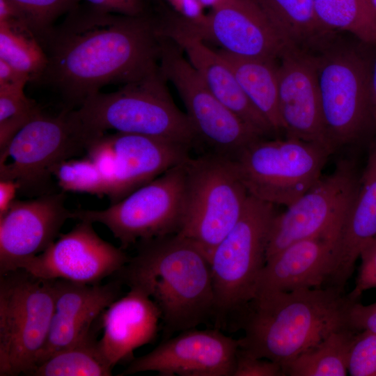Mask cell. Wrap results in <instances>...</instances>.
<instances>
[{
	"instance_id": "1",
	"label": "cell",
	"mask_w": 376,
	"mask_h": 376,
	"mask_svg": "<svg viewBox=\"0 0 376 376\" xmlns=\"http://www.w3.org/2000/svg\"><path fill=\"white\" fill-rule=\"evenodd\" d=\"M41 45L47 63L34 82L56 92L63 109L80 107L111 84L137 81L159 68L156 15H116L80 3L55 25Z\"/></svg>"
},
{
	"instance_id": "2",
	"label": "cell",
	"mask_w": 376,
	"mask_h": 376,
	"mask_svg": "<svg viewBox=\"0 0 376 376\" xmlns=\"http://www.w3.org/2000/svg\"><path fill=\"white\" fill-rule=\"evenodd\" d=\"M136 244L135 256L116 274L157 304L166 338L196 328L214 313L210 260L198 245L178 233Z\"/></svg>"
},
{
	"instance_id": "3",
	"label": "cell",
	"mask_w": 376,
	"mask_h": 376,
	"mask_svg": "<svg viewBox=\"0 0 376 376\" xmlns=\"http://www.w3.org/2000/svg\"><path fill=\"white\" fill-rule=\"evenodd\" d=\"M352 300L345 292L330 288L257 295L240 312L244 334L238 339L240 348L279 363L285 372L302 352L347 327Z\"/></svg>"
},
{
	"instance_id": "4",
	"label": "cell",
	"mask_w": 376,
	"mask_h": 376,
	"mask_svg": "<svg viewBox=\"0 0 376 376\" xmlns=\"http://www.w3.org/2000/svg\"><path fill=\"white\" fill-rule=\"evenodd\" d=\"M159 68L109 93L88 97L72 112L91 139L108 130L157 137L191 148L198 141L173 102Z\"/></svg>"
},
{
	"instance_id": "5",
	"label": "cell",
	"mask_w": 376,
	"mask_h": 376,
	"mask_svg": "<svg viewBox=\"0 0 376 376\" xmlns=\"http://www.w3.org/2000/svg\"><path fill=\"white\" fill-rule=\"evenodd\" d=\"M249 194L233 159L214 152L186 162L183 219L178 234L210 256L240 219Z\"/></svg>"
},
{
	"instance_id": "6",
	"label": "cell",
	"mask_w": 376,
	"mask_h": 376,
	"mask_svg": "<svg viewBox=\"0 0 376 376\" xmlns=\"http://www.w3.org/2000/svg\"><path fill=\"white\" fill-rule=\"evenodd\" d=\"M54 280L23 269L0 274V375H29L54 310Z\"/></svg>"
},
{
	"instance_id": "7",
	"label": "cell",
	"mask_w": 376,
	"mask_h": 376,
	"mask_svg": "<svg viewBox=\"0 0 376 376\" xmlns=\"http://www.w3.org/2000/svg\"><path fill=\"white\" fill-rule=\"evenodd\" d=\"M333 153L320 143L297 138H261L233 159L249 195L287 207L318 181Z\"/></svg>"
},
{
	"instance_id": "8",
	"label": "cell",
	"mask_w": 376,
	"mask_h": 376,
	"mask_svg": "<svg viewBox=\"0 0 376 376\" xmlns=\"http://www.w3.org/2000/svg\"><path fill=\"white\" fill-rule=\"evenodd\" d=\"M274 205L249 195L240 219L210 256L214 313L221 320L241 312L255 296L266 263L267 237Z\"/></svg>"
},
{
	"instance_id": "9",
	"label": "cell",
	"mask_w": 376,
	"mask_h": 376,
	"mask_svg": "<svg viewBox=\"0 0 376 376\" xmlns=\"http://www.w3.org/2000/svg\"><path fill=\"white\" fill-rule=\"evenodd\" d=\"M91 140L72 110L62 109L53 116L41 111L0 152V179L15 180L24 195L54 192L49 188L53 167L86 152Z\"/></svg>"
},
{
	"instance_id": "10",
	"label": "cell",
	"mask_w": 376,
	"mask_h": 376,
	"mask_svg": "<svg viewBox=\"0 0 376 376\" xmlns=\"http://www.w3.org/2000/svg\"><path fill=\"white\" fill-rule=\"evenodd\" d=\"M187 162L106 209L76 210L72 219L104 225L124 250L142 240L177 234L184 214Z\"/></svg>"
},
{
	"instance_id": "11",
	"label": "cell",
	"mask_w": 376,
	"mask_h": 376,
	"mask_svg": "<svg viewBox=\"0 0 376 376\" xmlns=\"http://www.w3.org/2000/svg\"><path fill=\"white\" fill-rule=\"evenodd\" d=\"M316 59L325 132L335 151L374 128L370 57L343 48Z\"/></svg>"
},
{
	"instance_id": "12",
	"label": "cell",
	"mask_w": 376,
	"mask_h": 376,
	"mask_svg": "<svg viewBox=\"0 0 376 376\" xmlns=\"http://www.w3.org/2000/svg\"><path fill=\"white\" fill-rule=\"evenodd\" d=\"M182 53L173 40L161 36L159 70L178 91L198 141L211 152L235 159L265 138L215 97Z\"/></svg>"
},
{
	"instance_id": "13",
	"label": "cell",
	"mask_w": 376,
	"mask_h": 376,
	"mask_svg": "<svg viewBox=\"0 0 376 376\" xmlns=\"http://www.w3.org/2000/svg\"><path fill=\"white\" fill-rule=\"evenodd\" d=\"M356 166L340 159L306 193L273 217L267 237L266 260L296 242L330 232L340 233L359 184Z\"/></svg>"
},
{
	"instance_id": "14",
	"label": "cell",
	"mask_w": 376,
	"mask_h": 376,
	"mask_svg": "<svg viewBox=\"0 0 376 376\" xmlns=\"http://www.w3.org/2000/svg\"><path fill=\"white\" fill-rule=\"evenodd\" d=\"M175 24L240 57L263 60L280 58L289 45L255 0H222L207 15L188 19L167 13Z\"/></svg>"
},
{
	"instance_id": "15",
	"label": "cell",
	"mask_w": 376,
	"mask_h": 376,
	"mask_svg": "<svg viewBox=\"0 0 376 376\" xmlns=\"http://www.w3.org/2000/svg\"><path fill=\"white\" fill-rule=\"evenodd\" d=\"M129 260L124 249L97 234L93 223L81 220L19 269L40 279L95 284L116 274Z\"/></svg>"
},
{
	"instance_id": "16",
	"label": "cell",
	"mask_w": 376,
	"mask_h": 376,
	"mask_svg": "<svg viewBox=\"0 0 376 376\" xmlns=\"http://www.w3.org/2000/svg\"><path fill=\"white\" fill-rule=\"evenodd\" d=\"M238 339L217 329H188L132 359L123 375L154 371L164 376H233Z\"/></svg>"
},
{
	"instance_id": "17",
	"label": "cell",
	"mask_w": 376,
	"mask_h": 376,
	"mask_svg": "<svg viewBox=\"0 0 376 376\" xmlns=\"http://www.w3.org/2000/svg\"><path fill=\"white\" fill-rule=\"evenodd\" d=\"M64 191L15 200L0 217V274L19 269L58 237L72 212L65 205Z\"/></svg>"
},
{
	"instance_id": "18",
	"label": "cell",
	"mask_w": 376,
	"mask_h": 376,
	"mask_svg": "<svg viewBox=\"0 0 376 376\" xmlns=\"http://www.w3.org/2000/svg\"><path fill=\"white\" fill-rule=\"evenodd\" d=\"M280 58L279 109L286 136L318 143L334 152L323 121L316 58L294 46Z\"/></svg>"
},
{
	"instance_id": "19",
	"label": "cell",
	"mask_w": 376,
	"mask_h": 376,
	"mask_svg": "<svg viewBox=\"0 0 376 376\" xmlns=\"http://www.w3.org/2000/svg\"><path fill=\"white\" fill-rule=\"evenodd\" d=\"M120 282L86 284L54 280V310L46 341L34 368L53 354L88 336L101 313L118 299ZM33 368V369H34Z\"/></svg>"
},
{
	"instance_id": "20",
	"label": "cell",
	"mask_w": 376,
	"mask_h": 376,
	"mask_svg": "<svg viewBox=\"0 0 376 376\" xmlns=\"http://www.w3.org/2000/svg\"><path fill=\"white\" fill-rule=\"evenodd\" d=\"M158 29L162 36L181 48L207 88L227 108L263 137L275 133L246 95L228 62L217 51L173 23L164 14L158 19Z\"/></svg>"
},
{
	"instance_id": "21",
	"label": "cell",
	"mask_w": 376,
	"mask_h": 376,
	"mask_svg": "<svg viewBox=\"0 0 376 376\" xmlns=\"http://www.w3.org/2000/svg\"><path fill=\"white\" fill-rule=\"evenodd\" d=\"M103 136L115 162L110 205L191 157L189 147L157 137L116 132Z\"/></svg>"
},
{
	"instance_id": "22",
	"label": "cell",
	"mask_w": 376,
	"mask_h": 376,
	"mask_svg": "<svg viewBox=\"0 0 376 376\" xmlns=\"http://www.w3.org/2000/svg\"><path fill=\"white\" fill-rule=\"evenodd\" d=\"M338 235L330 232L304 239L270 257L258 279L254 297L269 292L323 288Z\"/></svg>"
},
{
	"instance_id": "23",
	"label": "cell",
	"mask_w": 376,
	"mask_h": 376,
	"mask_svg": "<svg viewBox=\"0 0 376 376\" xmlns=\"http://www.w3.org/2000/svg\"><path fill=\"white\" fill-rule=\"evenodd\" d=\"M375 131L355 199L332 253L324 288L345 292L362 246L376 236V128Z\"/></svg>"
},
{
	"instance_id": "24",
	"label": "cell",
	"mask_w": 376,
	"mask_h": 376,
	"mask_svg": "<svg viewBox=\"0 0 376 376\" xmlns=\"http://www.w3.org/2000/svg\"><path fill=\"white\" fill-rule=\"evenodd\" d=\"M161 312L143 291L130 288L123 297L112 302L102 314L103 334L99 347L113 368L130 359L134 351L155 338Z\"/></svg>"
},
{
	"instance_id": "25",
	"label": "cell",
	"mask_w": 376,
	"mask_h": 376,
	"mask_svg": "<svg viewBox=\"0 0 376 376\" xmlns=\"http://www.w3.org/2000/svg\"><path fill=\"white\" fill-rule=\"evenodd\" d=\"M230 64L242 90L275 133L283 131L279 109V72L275 60L240 57L217 51Z\"/></svg>"
},
{
	"instance_id": "26",
	"label": "cell",
	"mask_w": 376,
	"mask_h": 376,
	"mask_svg": "<svg viewBox=\"0 0 376 376\" xmlns=\"http://www.w3.org/2000/svg\"><path fill=\"white\" fill-rule=\"evenodd\" d=\"M357 332L348 327L331 331L295 358L285 368L286 375H347L348 354Z\"/></svg>"
},
{
	"instance_id": "27",
	"label": "cell",
	"mask_w": 376,
	"mask_h": 376,
	"mask_svg": "<svg viewBox=\"0 0 376 376\" xmlns=\"http://www.w3.org/2000/svg\"><path fill=\"white\" fill-rule=\"evenodd\" d=\"M290 46L297 47L327 30L319 21L314 0H255Z\"/></svg>"
},
{
	"instance_id": "28",
	"label": "cell",
	"mask_w": 376,
	"mask_h": 376,
	"mask_svg": "<svg viewBox=\"0 0 376 376\" xmlns=\"http://www.w3.org/2000/svg\"><path fill=\"white\" fill-rule=\"evenodd\" d=\"M0 59L35 81L47 63L46 54L22 16L0 20Z\"/></svg>"
},
{
	"instance_id": "29",
	"label": "cell",
	"mask_w": 376,
	"mask_h": 376,
	"mask_svg": "<svg viewBox=\"0 0 376 376\" xmlns=\"http://www.w3.org/2000/svg\"><path fill=\"white\" fill-rule=\"evenodd\" d=\"M110 366L93 332L75 345L51 355L29 375L35 376H109Z\"/></svg>"
},
{
	"instance_id": "30",
	"label": "cell",
	"mask_w": 376,
	"mask_h": 376,
	"mask_svg": "<svg viewBox=\"0 0 376 376\" xmlns=\"http://www.w3.org/2000/svg\"><path fill=\"white\" fill-rule=\"evenodd\" d=\"M322 26L351 33L361 42L376 46V8L370 0H314Z\"/></svg>"
},
{
	"instance_id": "31",
	"label": "cell",
	"mask_w": 376,
	"mask_h": 376,
	"mask_svg": "<svg viewBox=\"0 0 376 376\" xmlns=\"http://www.w3.org/2000/svg\"><path fill=\"white\" fill-rule=\"evenodd\" d=\"M51 173L64 192L109 197V189L104 176L95 162L88 157L63 161L54 166Z\"/></svg>"
},
{
	"instance_id": "32",
	"label": "cell",
	"mask_w": 376,
	"mask_h": 376,
	"mask_svg": "<svg viewBox=\"0 0 376 376\" xmlns=\"http://www.w3.org/2000/svg\"><path fill=\"white\" fill-rule=\"evenodd\" d=\"M24 88H0V152L42 110L26 97Z\"/></svg>"
},
{
	"instance_id": "33",
	"label": "cell",
	"mask_w": 376,
	"mask_h": 376,
	"mask_svg": "<svg viewBox=\"0 0 376 376\" xmlns=\"http://www.w3.org/2000/svg\"><path fill=\"white\" fill-rule=\"evenodd\" d=\"M33 31L39 42L55 26L62 15L80 3L81 0H10Z\"/></svg>"
},
{
	"instance_id": "34",
	"label": "cell",
	"mask_w": 376,
	"mask_h": 376,
	"mask_svg": "<svg viewBox=\"0 0 376 376\" xmlns=\"http://www.w3.org/2000/svg\"><path fill=\"white\" fill-rule=\"evenodd\" d=\"M347 373L352 376H376V333H356L348 354Z\"/></svg>"
},
{
	"instance_id": "35",
	"label": "cell",
	"mask_w": 376,
	"mask_h": 376,
	"mask_svg": "<svg viewBox=\"0 0 376 376\" xmlns=\"http://www.w3.org/2000/svg\"><path fill=\"white\" fill-rule=\"evenodd\" d=\"M359 258L361 265L355 285L348 294L354 299H359L364 291L376 288V236L364 244Z\"/></svg>"
},
{
	"instance_id": "36",
	"label": "cell",
	"mask_w": 376,
	"mask_h": 376,
	"mask_svg": "<svg viewBox=\"0 0 376 376\" xmlns=\"http://www.w3.org/2000/svg\"><path fill=\"white\" fill-rule=\"evenodd\" d=\"M279 363L256 357L239 347L233 376H285Z\"/></svg>"
},
{
	"instance_id": "37",
	"label": "cell",
	"mask_w": 376,
	"mask_h": 376,
	"mask_svg": "<svg viewBox=\"0 0 376 376\" xmlns=\"http://www.w3.org/2000/svg\"><path fill=\"white\" fill-rule=\"evenodd\" d=\"M346 323L356 331L369 330L376 333V302L363 305L359 299L352 300L347 310Z\"/></svg>"
},
{
	"instance_id": "38",
	"label": "cell",
	"mask_w": 376,
	"mask_h": 376,
	"mask_svg": "<svg viewBox=\"0 0 376 376\" xmlns=\"http://www.w3.org/2000/svg\"><path fill=\"white\" fill-rule=\"evenodd\" d=\"M30 81L29 75L0 59V88H24Z\"/></svg>"
},
{
	"instance_id": "39",
	"label": "cell",
	"mask_w": 376,
	"mask_h": 376,
	"mask_svg": "<svg viewBox=\"0 0 376 376\" xmlns=\"http://www.w3.org/2000/svg\"><path fill=\"white\" fill-rule=\"evenodd\" d=\"M19 186L13 180L0 179V217L5 214L19 193Z\"/></svg>"
},
{
	"instance_id": "40",
	"label": "cell",
	"mask_w": 376,
	"mask_h": 376,
	"mask_svg": "<svg viewBox=\"0 0 376 376\" xmlns=\"http://www.w3.org/2000/svg\"><path fill=\"white\" fill-rule=\"evenodd\" d=\"M173 8L175 14L188 19L198 18L203 15V6L198 0H164Z\"/></svg>"
},
{
	"instance_id": "41",
	"label": "cell",
	"mask_w": 376,
	"mask_h": 376,
	"mask_svg": "<svg viewBox=\"0 0 376 376\" xmlns=\"http://www.w3.org/2000/svg\"><path fill=\"white\" fill-rule=\"evenodd\" d=\"M117 13L127 16H141L150 12L148 0H114Z\"/></svg>"
},
{
	"instance_id": "42",
	"label": "cell",
	"mask_w": 376,
	"mask_h": 376,
	"mask_svg": "<svg viewBox=\"0 0 376 376\" xmlns=\"http://www.w3.org/2000/svg\"><path fill=\"white\" fill-rule=\"evenodd\" d=\"M370 90L374 128H376V49L373 55L370 56Z\"/></svg>"
},
{
	"instance_id": "43",
	"label": "cell",
	"mask_w": 376,
	"mask_h": 376,
	"mask_svg": "<svg viewBox=\"0 0 376 376\" xmlns=\"http://www.w3.org/2000/svg\"><path fill=\"white\" fill-rule=\"evenodd\" d=\"M86 3L99 9L117 13L116 5L114 0H86Z\"/></svg>"
},
{
	"instance_id": "44",
	"label": "cell",
	"mask_w": 376,
	"mask_h": 376,
	"mask_svg": "<svg viewBox=\"0 0 376 376\" xmlns=\"http://www.w3.org/2000/svg\"><path fill=\"white\" fill-rule=\"evenodd\" d=\"M201 5L203 7L204 6H210L212 8L215 6L222 0H198Z\"/></svg>"
},
{
	"instance_id": "45",
	"label": "cell",
	"mask_w": 376,
	"mask_h": 376,
	"mask_svg": "<svg viewBox=\"0 0 376 376\" xmlns=\"http://www.w3.org/2000/svg\"><path fill=\"white\" fill-rule=\"evenodd\" d=\"M375 8H376V0H370Z\"/></svg>"
}]
</instances>
